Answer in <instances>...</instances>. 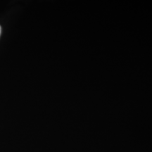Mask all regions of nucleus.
<instances>
[{
	"mask_svg": "<svg viewBox=\"0 0 152 152\" xmlns=\"http://www.w3.org/2000/svg\"><path fill=\"white\" fill-rule=\"evenodd\" d=\"M0 35H1V26H0Z\"/></svg>",
	"mask_w": 152,
	"mask_h": 152,
	"instance_id": "obj_1",
	"label": "nucleus"
}]
</instances>
